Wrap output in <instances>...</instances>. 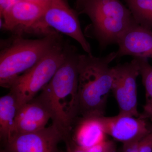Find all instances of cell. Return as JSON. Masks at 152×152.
<instances>
[{
  "mask_svg": "<svg viewBox=\"0 0 152 152\" xmlns=\"http://www.w3.org/2000/svg\"><path fill=\"white\" fill-rule=\"evenodd\" d=\"M80 54L71 46L64 62L37 99L46 108L52 124L67 138L79 115Z\"/></svg>",
  "mask_w": 152,
  "mask_h": 152,
  "instance_id": "cell-1",
  "label": "cell"
},
{
  "mask_svg": "<svg viewBox=\"0 0 152 152\" xmlns=\"http://www.w3.org/2000/svg\"><path fill=\"white\" fill-rule=\"evenodd\" d=\"M117 58L116 52L104 56L80 54L78 76L79 115L103 116L113 82L110 64Z\"/></svg>",
  "mask_w": 152,
  "mask_h": 152,
  "instance_id": "cell-2",
  "label": "cell"
},
{
  "mask_svg": "<svg viewBox=\"0 0 152 152\" xmlns=\"http://www.w3.org/2000/svg\"><path fill=\"white\" fill-rule=\"evenodd\" d=\"M80 13L89 18L91 23L86 34L97 41L102 50L118 45L126 33L137 24L120 0H87Z\"/></svg>",
  "mask_w": 152,
  "mask_h": 152,
  "instance_id": "cell-3",
  "label": "cell"
},
{
  "mask_svg": "<svg viewBox=\"0 0 152 152\" xmlns=\"http://www.w3.org/2000/svg\"><path fill=\"white\" fill-rule=\"evenodd\" d=\"M61 41L57 32L37 39L18 35L1 50V86L10 89L18 77L34 66Z\"/></svg>",
  "mask_w": 152,
  "mask_h": 152,
  "instance_id": "cell-4",
  "label": "cell"
},
{
  "mask_svg": "<svg viewBox=\"0 0 152 152\" xmlns=\"http://www.w3.org/2000/svg\"><path fill=\"white\" fill-rule=\"evenodd\" d=\"M71 46L62 40L34 66L18 77L10 88L18 107L35 98L49 83L65 59Z\"/></svg>",
  "mask_w": 152,
  "mask_h": 152,
  "instance_id": "cell-5",
  "label": "cell"
},
{
  "mask_svg": "<svg viewBox=\"0 0 152 152\" xmlns=\"http://www.w3.org/2000/svg\"><path fill=\"white\" fill-rule=\"evenodd\" d=\"M57 31L72 38L87 54L92 55L90 44L82 31L77 14L64 0H50L43 16L28 33L45 36Z\"/></svg>",
  "mask_w": 152,
  "mask_h": 152,
  "instance_id": "cell-6",
  "label": "cell"
},
{
  "mask_svg": "<svg viewBox=\"0 0 152 152\" xmlns=\"http://www.w3.org/2000/svg\"><path fill=\"white\" fill-rule=\"evenodd\" d=\"M111 91L116 100L119 113L139 117L137 108V80L140 75L137 58L129 62L118 64L113 67Z\"/></svg>",
  "mask_w": 152,
  "mask_h": 152,
  "instance_id": "cell-7",
  "label": "cell"
},
{
  "mask_svg": "<svg viewBox=\"0 0 152 152\" xmlns=\"http://www.w3.org/2000/svg\"><path fill=\"white\" fill-rule=\"evenodd\" d=\"M50 0H19L1 17V28L19 35L41 18Z\"/></svg>",
  "mask_w": 152,
  "mask_h": 152,
  "instance_id": "cell-8",
  "label": "cell"
},
{
  "mask_svg": "<svg viewBox=\"0 0 152 152\" xmlns=\"http://www.w3.org/2000/svg\"><path fill=\"white\" fill-rule=\"evenodd\" d=\"M149 117L141 114L139 117L119 113L113 117H101L107 135L122 144L140 140L152 133Z\"/></svg>",
  "mask_w": 152,
  "mask_h": 152,
  "instance_id": "cell-9",
  "label": "cell"
},
{
  "mask_svg": "<svg viewBox=\"0 0 152 152\" xmlns=\"http://www.w3.org/2000/svg\"><path fill=\"white\" fill-rule=\"evenodd\" d=\"M64 138L52 124L37 132L17 134L4 144L6 152H61L58 145Z\"/></svg>",
  "mask_w": 152,
  "mask_h": 152,
  "instance_id": "cell-10",
  "label": "cell"
},
{
  "mask_svg": "<svg viewBox=\"0 0 152 152\" xmlns=\"http://www.w3.org/2000/svg\"><path fill=\"white\" fill-rule=\"evenodd\" d=\"M101 117H77L73 124L69 137L64 141H69L79 146L89 148L106 140L107 135Z\"/></svg>",
  "mask_w": 152,
  "mask_h": 152,
  "instance_id": "cell-11",
  "label": "cell"
},
{
  "mask_svg": "<svg viewBox=\"0 0 152 152\" xmlns=\"http://www.w3.org/2000/svg\"><path fill=\"white\" fill-rule=\"evenodd\" d=\"M118 45L117 58L127 56L152 58V29L135 25L123 36Z\"/></svg>",
  "mask_w": 152,
  "mask_h": 152,
  "instance_id": "cell-12",
  "label": "cell"
},
{
  "mask_svg": "<svg viewBox=\"0 0 152 152\" xmlns=\"http://www.w3.org/2000/svg\"><path fill=\"white\" fill-rule=\"evenodd\" d=\"M50 119L48 111L36 97L18 109L16 121L17 134L43 129L46 127Z\"/></svg>",
  "mask_w": 152,
  "mask_h": 152,
  "instance_id": "cell-13",
  "label": "cell"
},
{
  "mask_svg": "<svg viewBox=\"0 0 152 152\" xmlns=\"http://www.w3.org/2000/svg\"><path fill=\"white\" fill-rule=\"evenodd\" d=\"M18 108L16 99L10 92L0 98V137L4 143L17 134Z\"/></svg>",
  "mask_w": 152,
  "mask_h": 152,
  "instance_id": "cell-14",
  "label": "cell"
},
{
  "mask_svg": "<svg viewBox=\"0 0 152 152\" xmlns=\"http://www.w3.org/2000/svg\"><path fill=\"white\" fill-rule=\"evenodd\" d=\"M139 26L152 29V0H124Z\"/></svg>",
  "mask_w": 152,
  "mask_h": 152,
  "instance_id": "cell-15",
  "label": "cell"
},
{
  "mask_svg": "<svg viewBox=\"0 0 152 152\" xmlns=\"http://www.w3.org/2000/svg\"><path fill=\"white\" fill-rule=\"evenodd\" d=\"M138 61L140 75L145 87L146 93V103L144 106H152V66L148 59L136 58Z\"/></svg>",
  "mask_w": 152,
  "mask_h": 152,
  "instance_id": "cell-16",
  "label": "cell"
},
{
  "mask_svg": "<svg viewBox=\"0 0 152 152\" xmlns=\"http://www.w3.org/2000/svg\"><path fill=\"white\" fill-rule=\"evenodd\" d=\"M138 152H152V133L141 140Z\"/></svg>",
  "mask_w": 152,
  "mask_h": 152,
  "instance_id": "cell-17",
  "label": "cell"
},
{
  "mask_svg": "<svg viewBox=\"0 0 152 152\" xmlns=\"http://www.w3.org/2000/svg\"><path fill=\"white\" fill-rule=\"evenodd\" d=\"M140 140L123 144L121 150L117 152H138L139 143Z\"/></svg>",
  "mask_w": 152,
  "mask_h": 152,
  "instance_id": "cell-18",
  "label": "cell"
},
{
  "mask_svg": "<svg viewBox=\"0 0 152 152\" xmlns=\"http://www.w3.org/2000/svg\"><path fill=\"white\" fill-rule=\"evenodd\" d=\"M19 0H0L1 17Z\"/></svg>",
  "mask_w": 152,
  "mask_h": 152,
  "instance_id": "cell-19",
  "label": "cell"
},
{
  "mask_svg": "<svg viewBox=\"0 0 152 152\" xmlns=\"http://www.w3.org/2000/svg\"><path fill=\"white\" fill-rule=\"evenodd\" d=\"M87 0H76V7L77 10L80 12Z\"/></svg>",
  "mask_w": 152,
  "mask_h": 152,
  "instance_id": "cell-20",
  "label": "cell"
},
{
  "mask_svg": "<svg viewBox=\"0 0 152 152\" xmlns=\"http://www.w3.org/2000/svg\"><path fill=\"white\" fill-rule=\"evenodd\" d=\"M144 115L152 118V106H144Z\"/></svg>",
  "mask_w": 152,
  "mask_h": 152,
  "instance_id": "cell-21",
  "label": "cell"
},
{
  "mask_svg": "<svg viewBox=\"0 0 152 152\" xmlns=\"http://www.w3.org/2000/svg\"><path fill=\"white\" fill-rule=\"evenodd\" d=\"M1 152H6L5 151H1Z\"/></svg>",
  "mask_w": 152,
  "mask_h": 152,
  "instance_id": "cell-22",
  "label": "cell"
}]
</instances>
